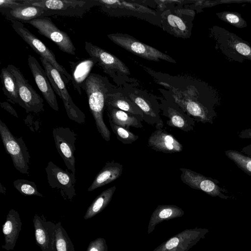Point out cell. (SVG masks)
Segmentation results:
<instances>
[{"instance_id":"7402d4cb","label":"cell","mask_w":251,"mask_h":251,"mask_svg":"<svg viewBox=\"0 0 251 251\" xmlns=\"http://www.w3.org/2000/svg\"><path fill=\"white\" fill-rule=\"evenodd\" d=\"M148 145L151 149L166 153L181 152L182 145L175 137L163 128L156 129L150 135Z\"/></svg>"},{"instance_id":"ffe728a7","label":"cell","mask_w":251,"mask_h":251,"mask_svg":"<svg viewBox=\"0 0 251 251\" xmlns=\"http://www.w3.org/2000/svg\"><path fill=\"white\" fill-rule=\"evenodd\" d=\"M27 63L35 82L45 100L52 109L58 111L59 107L55 92L45 69H43L37 59L31 55L27 57Z\"/></svg>"},{"instance_id":"e0dca14e","label":"cell","mask_w":251,"mask_h":251,"mask_svg":"<svg viewBox=\"0 0 251 251\" xmlns=\"http://www.w3.org/2000/svg\"><path fill=\"white\" fill-rule=\"evenodd\" d=\"M52 135L58 152L68 169L75 174L76 133L69 127L59 126L53 129Z\"/></svg>"},{"instance_id":"277c9868","label":"cell","mask_w":251,"mask_h":251,"mask_svg":"<svg viewBox=\"0 0 251 251\" xmlns=\"http://www.w3.org/2000/svg\"><path fill=\"white\" fill-rule=\"evenodd\" d=\"M136 83L133 81L119 87L122 93L142 110L143 121L156 129L162 128L164 124L160 116L161 110L157 97L139 88Z\"/></svg>"},{"instance_id":"4316f807","label":"cell","mask_w":251,"mask_h":251,"mask_svg":"<svg viewBox=\"0 0 251 251\" xmlns=\"http://www.w3.org/2000/svg\"><path fill=\"white\" fill-rule=\"evenodd\" d=\"M0 11L7 19L23 23L37 18L47 16L46 11L42 8L27 5L15 9L0 8Z\"/></svg>"},{"instance_id":"f35d334b","label":"cell","mask_w":251,"mask_h":251,"mask_svg":"<svg viewBox=\"0 0 251 251\" xmlns=\"http://www.w3.org/2000/svg\"><path fill=\"white\" fill-rule=\"evenodd\" d=\"M0 105L2 108L7 111L13 116L18 118L16 111L8 102L6 101L1 102L0 103Z\"/></svg>"},{"instance_id":"cb8c5ba5","label":"cell","mask_w":251,"mask_h":251,"mask_svg":"<svg viewBox=\"0 0 251 251\" xmlns=\"http://www.w3.org/2000/svg\"><path fill=\"white\" fill-rule=\"evenodd\" d=\"M71 69V82L74 89L80 95H81V87L94 66L98 64V60L94 57L79 60L77 62H69Z\"/></svg>"},{"instance_id":"5bb4252c","label":"cell","mask_w":251,"mask_h":251,"mask_svg":"<svg viewBox=\"0 0 251 251\" xmlns=\"http://www.w3.org/2000/svg\"><path fill=\"white\" fill-rule=\"evenodd\" d=\"M180 179L182 182L190 188L201 190L211 197H217L227 200L226 190L220 184L216 179L207 177L191 170L181 168Z\"/></svg>"},{"instance_id":"83f0119b","label":"cell","mask_w":251,"mask_h":251,"mask_svg":"<svg viewBox=\"0 0 251 251\" xmlns=\"http://www.w3.org/2000/svg\"><path fill=\"white\" fill-rule=\"evenodd\" d=\"M184 212L180 207L172 204L159 205L151 215L147 232L151 233L157 225L164 221L181 217Z\"/></svg>"},{"instance_id":"4fadbf2b","label":"cell","mask_w":251,"mask_h":251,"mask_svg":"<svg viewBox=\"0 0 251 251\" xmlns=\"http://www.w3.org/2000/svg\"><path fill=\"white\" fill-rule=\"evenodd\" d=\"M25 23L32 25L39 33L53 42L63 52L75 54L76 49L70 37L66 32L59 29L50 17H41Z\"/></svg>"},{"instance_id":"d6986e66","label":"cell","mask_w":251,"mask_h":251,"mask_svg":"<svg viewBox=\"0 0 251 251\" xmlns=\"http://www.w3.org/2000/svg\"><path fill=\"white\" fill-rule=\"evenodd\" d=\"M33 223L35 241L42 251H57L56 224L37 214L34 215Z\"/></svg>"},{"instance_id":"ac0fdd59","label":"cell","mask_w":251,"mask_h":251,"mask_svg":"<svg viewBox=\"0 0 251 251\" xmlns=\"http://www.w3.org/2000/svg\"><path fill=\"white\" fill-rule=\"evenodd\" d=\"M159 100L160 109L162 115L169 119L167 125L179 129L185 132L194 130L195 120L188 115L181 108L173 101L157 97Z\"/></svg>"},{"instance_id":"1f68e13d","label":"cell","mask_w":251,"mask_h":251,"mask_svg":"<svg viewBox=\"0 0 251 251\" xmlns=\"http://www.w3.org/2000/svg\"><path fill=\"white\" fill-rule=\"evenodd\" d=\"M225 154L243 172L251 176V156L236 150H228Z\"/></svg>"},{"instance_id":"7c38bea8","label":"cell","mask_w":251,"mask_h":251,"mask_svg":"<svg viewBox=\"0 0 251 251\" xmlns=\"http://www.w3.org/2000/svg\"><path fill=\"white\" fill-rule=\"evenodd\" d=\"M12 27L15 31L40 56L47 60L57 70L63 77L65 83H68L72 80L70 75L64 67L56 60L54 53L39 38L32 34L22 22L11 20Z\"/></svg>"},{"instance_id":"ba28073f","label":"cell","mask_w":251,"mask_h":251,"mask_svg":"<svg viewBox=\"0 0 251 251\" xmlns=\"http://www.w3.org/2000/svg\"><path fill=\"white\" fill-rule=\"evenodd\" d=\"M39 59L53 89L63 101L68 117L70 120L78 124H84L86 116L73 102L61 74L47 60L41 56Z\"/></svg>"},{"instance_id":"836d02e7","label":"cell","mask_w":251,"mask_h":251,"mask_svg":"<svg viewBox=\"0 0 251 251\" xmlns=\"http://www.w3.org/2000/svg\"><path fill=\"white\" fill-rule=\"evenodd\" d=\"M216 15L220 20L235 27L243 28L246 27L248 25L246 21L238 12L224 11L217 12Z\"/></svg>"},{"instance_id":"9c48e42d","label":"cell","mask_w":251,"mask_h":251,"mask_svg":"<svg viewBox=\"0 0 251 251\" xmlns=\"http://www.w3.org/2000/svg\"><path fill=\"white\" fill-rule=\"evenodd\" d=\"M107 36L115 44L145 59L154 61H165L172 63H176V61L168 54L141 42L127 34L111 33L108 34Z\"/></svg>"},{"instance_id":"9a60e30c","label":"cell","mask_w":251,"mask_h":251,"mask_svg":"<svg viewBox=\"0 0 251 251\" xmlns=\"http://www.w3.org/2000/svg\"><path fill=\"white\" fill-rule=\"evenodd\" d=\"M50 186L57 190L64 200L72 201L76 195L75 174L65 171L50 161L45 168Z\"/></svg>"},{"instance_id":"52a82bcc","label":"cell","mask_w":251,"mask_h":251,"mask_svg":"<svg viewBox=\"0 0 251 251\" xmlns=\"http://www.w3.org/2000/svg\"><path fill=\"white\" fill-rule=\"evenodd\" d=\"M85 49L90 57L97 59V64L113 79L117 86L134 81L129 77L130 72L128 68L116 56L88 42H85Z\"/></svg>"},{"instance_id":"6da1fadb","label":"cell","mask_w":251,"mask_h":251,"mask_svg":"<svg viewBox=\"0 0 251 251\" xmlns=\"http://www.w3.org/2000/svg\"><path fill=\"white\" fill-rule=\"evenodd\" d=\"M145 70L164 89L159 88L163 97L177 104L197 122L212 124L217 114L218 102L214 90L206 83L190 76L172 75L148 67Z\"/></svg>"},{"instance_id":"603a6c76","label":"cell","mask_w":251,"mask_h":251,"mask_svg":"<svg viewBox=\"0 0 251 251\" xmlns=\"http://www.w3.org/2000/svg\"><path fill=\"white\" fill-rule=\"evenodd\" d=\"M22 222L19 213L12 209L8 213L5 221L2 225L4 244L2 248L7 251L13 250L22 228Z\"/></svg>"},{"instance_id":"d590c367","label":"cell","mask_w":251,"mask_h":251,"mask_svg":"<svg viewBox=\"0 0 251 251\" xmlns=\"http://www.w3.org/2000/svg\"><path fill=\"white\" fill-rule=\"evenodd\" d=\"M13 185L21 194L25 196L43 197V195L38 192L35 183L32 181L24 179H18L14 181Z\"/></svg>"},{"instance_id":"5b68a950","label":"cell","mask_w":251,"mask_h":251,"mask_svg":"<svg viewBox=\"0 0 251 251\" xmlns=\"http://www.w3.org/2000/svg\"><path fill=\"white\" fill-rule=\"evenodd\" d=\"M97 3L101 10L110 16H134L161 27V12L143 4L117 0H97Z\"/></svg>"},{"instance_id":"8fae6325","label":"cell","mask_w":251,"mask_h":251,"mask_svg":"<svg viewBox=\"0 0 251 251\" xmlns=\"http://www.w3.org/2000/svg\"><path fill=\"white\" fill-rule=\"evenodd\" d=\"M195 12L185 9H166L161 12V25L164 30L176 37L189 38L191 35Z\"/></svg>"},{"instance_id":"d6a6232c","label":"cell","mask_w":251,"mask_h":251,"mask_svg":"<svg viewBox=\"0 0 251 251\" xmlns=\"http://www.w3.org/2000/svg\"><path fill=\"white\" fill-rule=\"evenodd\" d=\"M56 248L57 251H75L74 246L60 222L56 224Z\"/></svg>"},{"instance_id":"484cf974","label":"cell","mask_w":251,"mask_h":251,"mask_svg":"<svg viewBox=\"0 0 251 251\" xmlns=\"http://www.w3.org/2000/svg\"><path fill=\"white\" fill-rule=\"evenodd\" d=\"M123 165L115 161L107 162L95 176L87 190L92 191L105 185L119 178L122 174Z\"/></svg>"},{"instance_id":"4dcf8cb0","label":"cell","mask_w":251,"mask_h":251,"mask_svg":"<svg viewBox=\"0 0 251 251\" xmlns=\"http://www.w3.org/2000/svg\"><path fill=\"white\" fill-rule=\"evenodd\" d=\"M116 189V186H113L98 196L86 210L84 219H90L102 211L110 202Z\"/></svg>"},{"instance_id":"7a4b0ae2","label":"cell","mask_w":251,"mask_h":251,"mask_svg":"<svg viewBox=\"0 0 251 251\" xmlns=\"http://www.w3.org/2000/svg\"><path fill=\"white\" fill-rule=\"evenodd\" d=\"M113 86L107 77L100 74L91 73L81 87L87 95L89 109L97 130L107 142L110 140L111 133L104 122L103 113L107 94Z\"/></svg>"},{"instance_id":"8992f818","label":"cell","mask_w":251,"mask_h":251,"mask_svg":"<svg viewBox=\"0 0 251 251\" xmlns=\"http://www.w3.org/2000/svg\"><path fill=\"white\" fill-rule=\"evenodd\" d=\"M26 5L42 8L47 16L59 15L81 17L93 7L97 0H21Z\"/></svg>"},{"instance_id":"f546056e","label":"cell","mask_w":251,"mask_h":251,"mask_svg":"<svg viewBox=\"0 0 251 251\" xmlns=\"http://www.w3.org/2000/svg\"><path fill=\"white\" fill-rule=\"evenodd\" d=\"M4 94L8 101L17 103L24 108V104L19 97L16 78L7 68H3L0 75Z\"/></svg>"},{"instance_id":"2e32d148","label":"cell","mask_w":251,"mask_h":251,"mask_svg":"<svg viewBox=\"0 0 251 251\" xmlns=\"http://www.w3.org/2000/svg\"><path fill=\"white\" fill-rule=\"evenodd\" d=\"M7 68L15 76L19 97L26 113H40L44 110V100L25 78L19 68L10 64Z\"/></svg>"},{"instance_id":"8d00e7d4","label":"cell","mask_w":251,"mask_h":251,"mask_svg":"<svg viewBox=\"0 0 251 251\" xmlns=\"http://www.w3.org/2000/svg\"><path fill=\"white\" fill-rule=\"evenodd\" d=\"M86 251H108L105 239L99 237L91 241Z\"/></svg>"},{"instance_id":"f1b7e54d","label":"cell","mask_w":251,"mask_h":251,"mask_svg":"<svg viewBox=\"0 0 251 251\" xmlns=\"http://www.w3.org/2000/svg\"><path fill=\"white\" fill-rule=\"evenodd\" d=\"M109 120L115 124L129 129L130 127L141 128L143 127V117L134 115L110 106H105Z\"/></svg>"},{"instance_id":"3957f363","label":"cell","mask_w":251,"mask_h":251,"mask_svg":"<svg viewBox=\"0 0 251 251\" xmlns=\"http://www.w3.org/2000/svg\"><path fill=\"white\" fill-rule=\"evenodd\" d=\"M209 37L214 41L215 48L228 60L243 63L251 61V46L236 34L224 28L214 25L209 29Z\"/></svg>"},{"instance_id":"44dd1931","label":"cell","mask_w":251,"mask_h":251,"mask_svg":"<svg viewBox=\"0 0 251 251\" xmlns=\"http://www.w3.org/2000/svg\"><path fill=\"white\" fill-rule=\"evenodd\" d=\"M209 230L205 228L186 229L162 243L153 251H170L187 245L194 246L205 237Z\"/></svg>"},{"instance_id":"e575fe53","label":"cell","mask_w":251,"mask_h":251,"mask_svg":"<svg viewBox=\"0 0 251 251\" xmlns=\"http://www.w3.org/2000/svg\"><path fill=\"white\" fill-rule=\"evenodd\" d=\"M110 126L117 139L124 144H130L139 138V136L134 134L129 129L118 126L109 120Z\"/></svg>"},{"instance_id":"74e56055","label":"cell","mask_w":251,"mask_h":251,"mask_svg":"<svg viewBox=\"0 0 251 251\" xmlns=\"http://www.w3.org/2000/svg\"><path fill=\"white\" fill-rule=\"evenodd\" d=\"M27 6L21 0H0V8L15 9Z\"/></svg>"},{"instance_id":"60d3db41","label":"cell","mask_w":251,"mask_h":251,"mask_svg":"<svg viewBox=\"0 0 251 251\" xmlns=\"http://www.w3.org/2000/svg\"><path fill=\"white\" fill-rule=\"evenodd\" d=\"M193 246L192 245H187L185 246H180L176 249L172 250L170 251H188L190 248H191Z\"/></svg>"},{"instance_id":"d4e9b609","label":"cell","mask_w":251,"mask_h":251,"mask_svg":"<svg viewBox=\"0 0 251 251\" xmlns=\"http://www.w3.org/2000/svg\"><path fill=\"white\" fill-rule=\"evenodd\" d=\"M105 106H112L134 115H140L142 117L143 116V113L140 108L126 97L118 86L114 85L107 94Z\"/></svg>"},{"instance_id":"ab89813d","label":"cell","mask_w":251,"mask_h":251,"mask_svg":"<svg viewBox=\"0 0 251 251\" xmlns=\"http://www.w3.org/2000/svg\"><path fill=\"white\" fill-rule=\"evenodd\" d=\"M238 136L241 139H251V128H247L239 132Z\"/></svg>"},{"instance_id":"b9f144b4","label":"cell","mask_w":251,"mask_h":251,"mask_svg":"<svg viewBox=\"0 0 251 251\" xmlns=\"http://www.w3.org/2000/svg\"><path fill=\"white\" fill-rule=\"evenodd\" d=\"M241 151L242 153L251 156V144L248 145L243 147Z\"/></svg>"},{"instance_id":"30bf717a","label":"cell","mask_w":251,"mask_h":251,"mask_svg":"<svg viewBox=\"0 0 251 251\" xmlns=\"http://www.w3.org/2000/svg\"><path fill=\"white\" fill-rule=\"evenodd\" d=\"M0 134L5 150L10 155L14 167L20 173L28 175L30 155L23 139L14 136L1 120Z\"/></svg>"}]
</instances>
